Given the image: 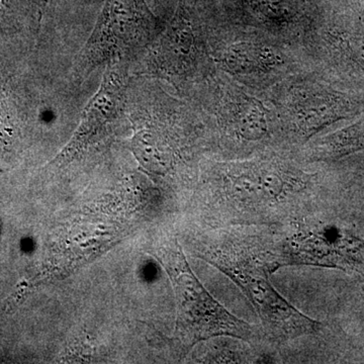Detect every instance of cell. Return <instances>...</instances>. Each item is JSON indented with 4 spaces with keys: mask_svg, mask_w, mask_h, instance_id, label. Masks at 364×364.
I'll list each match as a JSON object with an SVG mask.
<instances>
[{
    "mask_svg": "<svg viewBox=\"0 0 364 364\" xmlns=\"http://www.w3.org/2000/svg\"><path fill=\"white\" fill-rule=\"evenodd\" d=\"M310 188L309 176L277 159L226 163L219 198L227 221L260 224L294 212Z\"/></svg>",
    "mask_w": 364,
    "mask_h": 364,
    "instance_id": "7a4b0ae2",
    "label": "cell"
},
{
    "mask_svg": "<svg viewBox=\"0 0 364 364\" xmlns=\"http://www.w3.org/2000/svg\"><path fill=\"white\" fill-rule=\"evenodd\" d=\"M203 257L240 287L259 316L268 338L289 341L320 330L318 321L299 312L273 287L272 270L257 239L226 234V239L210 245Z\"/></svg>",
    "mask_w": 364,
    "mask_h": 364,
    "instance_id": "6da1fadb",
    "label": "cell"
},
{
    "mask_svg": "<svg viewBox=\"0 0 364 364\" xmlns=\"http://www.w3.org/2000/svg\"><path fill=\"white\" fill-rule=\"evenodd\" d=\"M126 97V81L121 68L109 65L102 85L83 114L73 140L62 156H72L121 119Z\"/></svg>",
    "mask_w": 364,
    "mask_h": 364,
    "instance_id": "8992f818",
    "label": "cell"
},
{
    "mask_svg": "<svg viewBox=\"0 0 364 364\" xmlns=\"http://www.w3.org/2000/svg\"><path fill=\"white\" fill-rule=\"evenodd\" d=\"M223 63L232 73L253 74L272 70L282 65L284 59L269 46L242 42L228 48Z\"/></svg>",
    "mask_w": 364,
    "mask_h": 364,
    "instance_id": "52a82bcc",
    "label": "cell"
},
{
    "mask_svg": "<svg viewBox=\"0 0 364 364\" xmlns=\"http://www.w3.org/2000/svg\"><path fill=\"white\" fill-rule=\"evenodd\" d=\"M161 261L169 273L177 299V337L186 348L217 336L255 341L260 333L215 301L198 279L179 249L163 248Z\"/></svg>",
    "mask_w": 364,
    "mask_h": 364,
    "instance_id": "3957f363",
    "label": "cell"
},
{
    "mask_svg": "<svg viewBox=\"0 0 364 364\" xmlns=\"http://www.w3.org/2000/svg\"><path fill=\"white\" fill-rule=\"evenodd\" d=\"M157 31L145 0H107L76 67L90 72L102 64L114 65L145 47Z\"/></svg>",
    "mask_w": 364,
    "mask_h": 364,
    "instance_id": "5b68a950",
    "label": "cell"
},
{
    "mask_svg": "<svg viewBox=\"0 0 364 364\" xmlns=\"http://www.w3.org/2000/svg\"><path fill=\"white\" fill-rule=\"evenodd\" d=\"M232 123L237 135L248 141H257L267 135V114L255 100H244L236 105Z\"/></svg>",
    "mask_w": 364,
    "mask_h": 364,
    "instance_id": "9c48e42d",
    "label": "cell"
},
{
    "mask_svg": "<svg viewBox=\"0 0 364 364\" xmlns=\"http://www.w3.org/2000/svg\"><path fill=\"white\" fill-rule=\"evenodd\" d=\"M267 258L273 272L287 265H311L356 273L364 282V239L338 225L299 221L270 242Z\"/></svg>",
    "mask_w": 364,
    "mask_h": 364,
    "instance_id": "277c9868",
    "label": "cell"
},
{
    "mask_svg": "<svg viewBox=\"0 0 364 364\" xmlns=\"http://www.w3.org/2000/svg\"><path fill=\"white\" fill-rule=\"evenodd\" d=\"M0 4H1V0H0Z\"/></svg>",
    "mask_w": 364,
    "mask_h": 364,
    "instance_id": "7c38bea8",
    "label": "cell"
},
{
    "mask_svg": "<svg viewBox=\"0 0 364 364\" xmlns=\"http://www.w3.org/2000/svg\"><path fill=\"white\" fill-rule=\"evenodd\" d=\"M4 100L0 95V132L6 131L7 124H9V116H7L6 109H4Z\"/></svg>",
    "mask_w": 364,
    "mask_h": 364,
    "instance_id": "8fae6325",
    "label": "cell"
},
{
    "mask_svg": "<svg viewBox=\"0 0 364 364\" xmlns=\"http://www.w3.org/2000/svg\"><path fill=\"white\" fill-rule=\"evenodd\" d=\"M234 2L254 20L272 28L293 25L309 7V0H234Z\"/></svg>",
    "mask_w": 364,
    "mask_h": 364,
    "instance_id": "ba28073f",
    "label": "cell"
},
{
    "mask_svg": "<svg viewBox=\"0 0 364 364\" xmlns=\"http://www.w3.org/2000/svg\"><path fill=\"white\" fill-rule=\"evenodd\" d=\"M360 150H364V119L323 139L316 146L313 157L315 159L338 158Z\"/></svg>",
    "mask_w": 364,
    "mask_h": 364,
    "instance_id": "30bf717a",
    "label": "cell"
}]
</instances>
